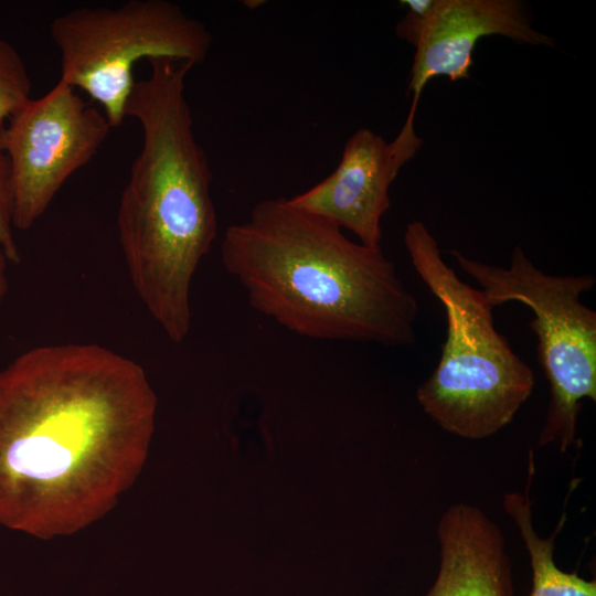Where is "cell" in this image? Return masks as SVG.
<instances>
[{
  "label": "cell",
  "mask_w": 596,
  "mask_h": 596,
  "mask_svg": "<svg viewBox=\"0 0 596 596\" xmlns=\"http://www.w3.org/2000/svg\"><path fill=\"white\" fill-rule=\"evenodd\" d=\"M157 406L142 366L99 344L17 356L0 370V525L51 540L105 517L143 468Z\"/></svg>",
  "instance_id": "obj_1"
},
{
  "label": "cell",
  "mask_w": 596,
  "mask_h": 596,
  "mask_svg": "<svg viewBox=\"0 0 596 596\" xmlns=\"http://www.w3.org/2000/svg\"><path fill=\"white\" fill-rule=\"evenodd\" d=\"M221 260L256 311L296 334L387 347L415 341L417 300L381 246L351 241L289 199L262 200L230 225Z\"/></svg>",
  "instance_id": "obj_2"
},
{
  "label": "cell",
  "mask_w": 596,
  "mask_h": 596,
  "mask_svg": "<svg viewBox=\"0 0 596 596\" xmlns=\"http://www.w3.org/2000/svg\"><path fill=\"white\" fill-rule=\"evenodd\" d=\"M126 117L141 128L117 209V231L131 284L163 332L182 342L191 327L190 289L217 236L212 171L198 142L185 81L193 65L148 61Z\"/></svg>",
  "instance_id": "obj_3"
},
{
  "label": "cell",
  "mask_w": 596,
  "mask_h": 596,
  "mask_svg": "<svg viewBox=\"0 0 596 596\" xmlns=\"http://www.w3.org/2000/svg\"><path fill=\"white\" fill-rule=\"evenodd\" d=\"M404 244L415 272L443 305L447 324L438 364L416 398L444 430L488 438L510 424L530 397L534 373L494 328L483 292L445 263L423 222L406 225Z\"/></svg>",
  "instance_id": "obj_4"
},
{
  "label": "cell",
  "mask_w": 596,
  "mask_h": 596,
  "mask_svg": "<svg viewBox=\"0 0 596 596\" xmlns=\"http://www.w3.org/2000/svg\"><path fill=\"white\" fill-rule=\"evenodd\" d=\"M458 266L477 280L492 308L509 301L534 313L529 327L538 338V361L550 384V402L538 446L565 453L577 443V417L584 400L596 401V312L581 301L593 289L590 275L554 276L517 245L509 267L471 259L457 249Z\"/></svg>",
  "instance_id": "obj_5"
},
{
  "label": "cell",
  "mask_w": 596,
  "mask_h": 596,
  "mask_svg": "<svg viewBox=\"0 0 596 596\" xmlns=\"http://www.w3.org/2000/svg\"><path fill=\"white\" fill-rule=\"evenodd\" d=\"M50 34L60 52V81L97 102L111 128L126 118L139 61L171 58L195 66L213 42L203 22L169 0L72 9L51 21Z\"/></svg>",
  "instance_id": "obj_6"
},
{
  "label": "cell",
  "mask_w": 596,
  "mask_h": 596,
  "mask_svg": "<svg viewBox=\"0 0 596 596\" xmlns=\"http://www.w3.org/2000/svg\"><path fill=\"white\" fill-rule=\"evenodd\" d=\"M111 129L102 110L60 79L0 126L11 166L14 228L28 231L42 217L68 178L95 157Z\"/></svg>",
  "instance_id": "obj_7"
},
{
  "label": "cell",
  "mask_w": 596,
  "mask_h": 596,
  "mask_svg": "<svg viewBox=\"0 0 596 596\" xmlns=\"http://www.w3.org/2000/svg\"><path fill=\"white\" fill-rule=\"evenodd\" d=\"M417 105L392 141L369 128L345 142L337 168L315 187L289 201L296 207L352 232L359 243L380 247L382 217L391 206L390 188L402 167L423 145L415 130Z\"/></svg>",
  "instance_id": "obj_8"
},
{
  "label": "cell",
  "mask_w": 596,
  "mask_h": 596,
  "mask_svg": "<svg viewBox=\"0 0 596 596\" xmlns=\"http://www.w3.org/2000/svg\"><path fill=\"white\" fill-rule=\"evenodd\" d=\"M491 35L518 43L554 46L555 39L538 31L518 0H435L415 47L407 95L417 103L428 82L445 76L468 78L477 43Z\"/></svg>",
  "instance_id": "obj_9"
},
{
  "label": "cell",
  "mask_w": 596,
  "mask_h": 596,
  "mask_svg": "<svg viewBox=\"0 0 596 596\" xmlns=\"http://www.w3.org/2000/svg\"><path fill=\"white\" fill-rule=\"evenodd\" d=\"M439 570L425 596H511L512 571L500 528L478 507L458 502L437 525Z\"/></svg>",
  "instance_id": "obj_10"
},
{
  "label": "cell",
  "mask_w": 596,
  "mask_h": 596,
  "mask_svg": "<svg viewBox=\"0 0 596 596\" xmlns=\"http://www.w3.org/2000/svg\"><path fill=\"white\" fill-rule=\"evenodd\" d=\"M525 492L513 491L503 496L502 505L515 523L530 557L532 589L529 596H596V582L586 581L575 573L562 571L554 561L555 540L566 521L565 512L550 536H540L533 525L531 481L534 473L533 454L529 451Z\"/></svg>",
  "instance_id": "obj_11"
},
{
  "label": "cell",
  "mask_w": 596,
  "mask_h": 596,
  "mask_svg": "<svg viewBox=\"0 0 596 596\" xmlns=\"http://www.w3.org/2000/svg\"><path fill=\"white\" fill-rule=\"evenodd\" d=\"M32 81L19 51L0 36V126L28 100Z\"/></svg>",
  "instance_id": "obj_12"
},
{
  "label": "cell",
  "mask_w": 596,
  "mask_h": 596,
  "mask_svg": "<svg viewBox=\"0 0 596 596\" xmlns=\"http://www.w3.org/2000/svg\"><path fill=\"white\" fill-rule=\"evenodd\" d=\"M13 231L11 166L0 139V243L10 263L19 264L21 262V255Z\"/></svg>",
  "instance_id": "obj_13"
},
{
  "label": "cell",
  "mask_w": 596,
  "mask_h": 596,
  "mask_svg": "<svg viewBox=\"0 0 596 596\" xmlns=\"http://www.w3.org/2000/svg\"><path fill=\"white\" fill-rule=\"evenodd\" d=\"M407 9L405 15L397 22L395 32L400 39L415 46L426 25L435 0H404Z\"/></svg>",
  "instance_id": "obj_14"
},
{
  "label": "cell",
  "mask_w": 596,
  "mask_h": 596,
  "mask_svg": "<svg viewBox=\"0 0 596 596\" xmlns=\"http://www.w3.org/2000/svg\"><path fill=\"white\" fill-rule=\"evenodd\" d=\"M10 263L0 243V309L8 291L7 266Z\"/></svg>",
  "instance_id": "obj_15"
}]
</instances>
